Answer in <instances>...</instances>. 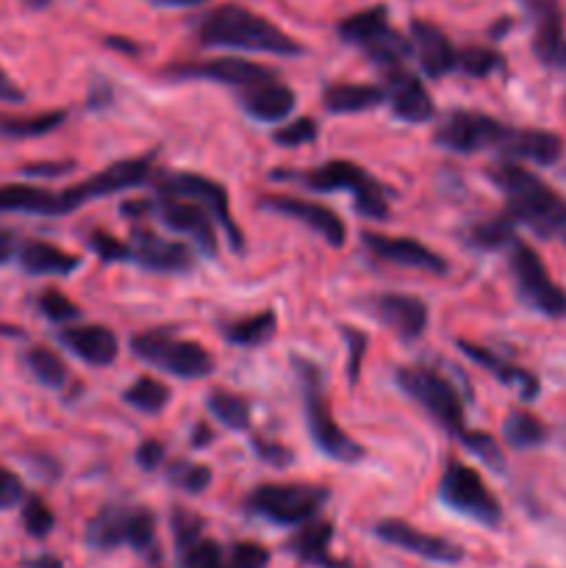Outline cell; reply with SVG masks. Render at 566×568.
Wrapping results in <instances>:
<instances>
[{
	"label": "cell",
	"instance_id": "f5cc1de1",
	"mask_svg": "<svg viewBox=\"0 0 566 568\" xmlns=\"http://www.w3.org/2000/svg\"><path fill=\"white\" fill-rule=\"evenodd\" d=\"M164 455L166 449L159 438H144V442L137 447V464L142 466L144 471H153L164 464Z\"/></svg>",
	"mask_w": 566,
	"mask_h": 568
},
{
	"label": "cell",
	"instance_id": "8fae6325",
	"mask_svg": "<svg viewBox=\"0 0 566 568\" xmlns=\"http://www.w3.org/2000/svg\"><path fill=\"white\" fill-rule=\"evenodd\" d=\"M155 194L164 200H189V203L203 205L211 214V220H216V225L222 227L233 253H244V233L236 225V220H233L231 200H228L222 183L198 175V172H172V175L155 181Z\"/></svg>",
	"mask_w": 566,
	"mask_h": 568
},
{
	"label": "cell",
	"instance_id": "4fadbf2b",
	"mask_svg": "<svg viewBox=\"0 0 566 568\" xmlns=\"http://www.w3.org/2000/svg\"><path fill=\"white\" fill-rule=\"evenodd\" d=\"M511 128L503 125L494 116L481 114V111L469 109H453L449 114H444L438 120L436 133H433V142L438 148L449 150V153L472 155L481 153V150H499L503 148L505 136H508Z\"/></svg>",
	"mask_w": 566,
	"mask_h": 568
},
{
	"label": "cell",
	"instance_id": "ba28073f",
	"mask_svg": "<svg viewBox=\"0 0 566 568\" xmlns=\"http://www.w3.org/2000/svg\"><path fill=\"white\" fill-rule=\"evenodd\" d=\"M336 31L342 42L364 50L383 72L405 67L403 61L414 53L411 39H405L403 33L388 26L386 6H372V9L358 11V14L344 17Z\"/></svg>",
	"mask_w": 566,
	"mask_h": 568
},
{
	"label": "cell",
	"instance_id": "277c9868",
	"mask_svg": "<svg viewBox=\"0 0 566 568\" xmlns=\"http://www.w3.org/2000/svg\"><path fill=\"white\" fill-rule=\"evenodd\" d=\"M272 178H275V181H297L314 194L350 192L353 194L355 211H358L361 216H366V220H386L388 216V203L386 194H383V186L364 170V166L353 164V161H325V164L303 172L275 170Z\"/></svg>",
	"mask_w": 566,
	"mask_h": 568
},
{
	"label": "cell",
	"instance_id": "c3c4849f",
	"mask_svg": "<svg viewBox=\"0 0 566 568\" xmlns=\"http://www.w3.org/2000/svg\"><path fill=\"white\" fill-rule=\"evenodd\" d=\"M228 566L231 568H266L270 549L255 541H236L228 547Z\"/></svg>",
	"mask_w": 566,
	"mask_h": 568
},
{
	"label": "cell",
	"instance_id": "11a10c76",
	"mask_svg": "<svg viewBox=\"0 0 566 568\" xmlns=\"http://www.w3.org/2000/svg\"><path fill=\"white\" fill-rule=\"evenodd\" d=\"M26 100V92L0 70V103H22Z\"/></svg>",
	"mask_w": 566,
	"mask_h": 568
},
{
	"label": "cell",
	"instance_id": "60d3db41",
	"mask_svg": "<svg viewBox=\"0 0 566 568\" xmlns=\"http://www.w3.org/2000/svg\"><path fill=\"white\" fill-rule=\"evenodd\" d=\"M181 568H231L228 566V549L211 538H198L181 549Z\"/></svg>",
	"mask_w": 566,
	"mask_h": 568
},
{
	"label": "cell",
	"instance_id": "4316f807",
	"mask_svg": "<svg viewBox=\"0 0 566 568\" xmlns=\"http://www.w3.org/2000/svg\"><path fill=\"white\" fill-rule=\"evenodd\" d=\"M455 347H458L461 353L466 355V358L475 361L477 366H483V369L492 372V375L497 377L499 383L516 388L522 399H536L538 397V381H536V375H533V372L522 369V366L511 364V361L494 355L492 349L481 347V344L466 342V338H458V342H455Z\"/></svg>",
	"mask_w": 566,
	"mask_h": 568
},
{
	"label": "cell",
	"instance_id": "6da1fadb",
	"mask_svg": "<svg viewBox=\"0 0 566 568\" xmlns=\"http://www.w3.org/2000/svg\"><path fill=\"white\" fill-rule=\"evenodd\" d=\"M198 39L203 48H233L250 53L272 55H303V44L286 31L270 22L266 17L244 9V6L225 3L200 17Z\"/></svg>",
	"mask_w": 566,
	"mask_h": 568
},
{
	"label": "cell",
	"instance_id": "ffe728a7",
	"mask_svg": "<svg viewBox=\"0 0 566 568\" xmlns=\"http://www.w3.org/2000/svg\"><path fill=\"white\" fill-rule=\"evenodd\" d=\"M370 314L381 322L383 327L394 333L403 342H414L425 333L427 320V305L422 303L420 297L414 294H397V292H386V294H375L370 297Z\"/></svg>",
	"mask_w": 566,
	"mask_h": 568
},
{
	"label": "cell",
	"instance_id": "74e56055",
	"mask_svg": "<svg viewBox=\"0 0 566 568\" xmlns=\"http://www.w3.org/2000/svg\"><path fill=\"white\" fill-rule=\"evenodd\" d=\"M26 364L31 369V375L37 377L42 386L48 388H61L67 383V364L59 353H53L50 347H31L26 355Z\"/></svg>",
	"mask_w": 566,
	"mask_h": 568
},
{
	"label": "cell",
	"instance_id": "e7e4bbea",
	"mask_svg": "<svg viewBox=\"0 0 566 568\" xmlns=\"http://www.w3.org/2000/svg\"><path fill=\"white\" fill-rule=\"evenodd\" d=\"M560 242H564V244H566V231H564V233H560Z\"/></svg>",
	"mask_w": 566,
	"mask_h": 568
},
{
	"label": "cell",
	"instance_id": "836d02e7",
	"mask_svg": "<svg viewBox=\"0 0 566 568\" xmlns=\"http://www.w3.org/2000/svg\"><path fill=\"white\" fill-rule=\"evenodd\" d=\"M516 222L508 214H497L492 220H481L466 231V244L483 253H494V250L511 247L516 239Z\"/></svg>",
	"mask_w": 566,
	"mask_h": 568
},
{
	"label": "cell",
	"instance_id": "52a82bcc",
	"mask_svg": "<svg viewBox=\"0 0 566 568\" xmlns=\"http://www.w3.org/2000/svg\"><path fill=\"white\" fill-rule=\"evenodd\" d=\"M394 383L400 386V392L408 394L416 405L431 414V419L436 425H442L444 430L453 438L464 436L469 427H466L464 416V403H461V394L453 383L444 375H438L431 366H400L394 372Z\"/></svg>",
	"mask_w": 566,
	"mask_h": 568
},
{
	"label": "cell",
	"instance_id": "9c48e42d",
	"mask_svg": "<svg viewBox=\"0 0 566 568\" xmlns=\"http://www.w3.org/2000/svg\"><path fill=\"white\" fill-rule=\"evenodd\" d=\"M87 547L98 552H111L117 547H131L137 552H155V516L148 508H128V505H105L89 519Z\"/></svg>",
	"mask_w": 566,
	"mask_h": 568
},
{
	"label": "cell",
	"instance_id": "6125c7cd",
	"mask_svg": "<svg viewBox=\"0 0 566 568\" xmlns=\"http://www.w3.org/2000/svg\"><path fill=\"white\" fill-rule=\"evenodd\" d=\"M28 568H64V566H61V560L53 558V555H42V558L31 560V566Z\"/></svg>",
	"mask_w": 566,
	"mask_h": 568
},
{
	"label": "cell",
	"instance_id": "f1b7e54d",
	"mask_svg": "<svg viewBox=\"0 0 566 568\" xmlns=\"http://www.w3.org/2000/svg\"><path fill=\"white\" fill-rule=\"evenodd\" d=\"M37 214V216H64L61 211V192L28 186V183H3L0 186V214Z\"/></svg>",
	"mask_w": 566,
	"mask_h": 568
},
{
	"label": "cell",
	"instance_id": "be15d7a7",
	"mask_svg": "<svg viewBox=\"0 0 566 568\" xmlns=\"http://www.w3.org/2000/svg\"><path fill=\"white\" fill-rule=\"evenodd\" d=\"M48 3V0H31V6H44Z\"/></svg>",
	"mask_w": 566,
	"mask_h": 568
},
{
	"label": "cell",
	"instance_id": "d590c367",
	"mask_svg": "<svg viewBox=\"0 0 566 568\" xmlns=\"http://www.w3.org/2000/svg\"><path fill=\"white\" fill-rule=\"evenodd\" d=\"M503 438L505 444L514 449H536L547 444L549 430L538 416L527 414V410H514V414H508V419H505Z\"/></svg>",
	"mask_w": 566,
	"mask_h": 568
},
{
	"label": "cell",
	"instance_id": "5bb4252c",
	"mask_svg": "<svg viewBox=\"0 0 566 568\" xmlns=\"http://www.w3.org/2000/svg\"><path fill=\"white\" fill-rule=\"evenodd\" d=\"M372 536L377 541L388 544V547L405 549V552L416 555V558H425L431 564H461L464 560V549L458 544L447 541L442 536H431V532L420 530V527L408 525L403 519H381L372 527Z\"/></svg>",
	"mask_w": 566,
	"mask_h": 568
},
{
	"label": "cell",
	"instance_id": "f6af8a7d",
	"mask_svg": "<svg viewBox=\"0 0 566 568\" xmlns=\"http://www.w3.org/2000/svg\"><path fill=\"white\" fill-rule=\"evenodd\" d=\"M170 527H172V538H175L178 549H183V547H189V544L198 541V538H203L205 521L200 519L194 510L175 505L170 514Z\"/></svg>",
	"mask_w": 566,
	"mask_h": 568
},
{
	"label": "cell",
	"instance_id": "7dc6e473",
	"mask_svg": "<svg viewBox=\"0 0 566 568\" xmlns=\"http://www.w3.org/2000/svg\"><path fill=\"white\" fill-rule=\"evenodd\" d=\"M320 136V125H316L314 116H300V120L286 122L283 128H277L272 133V142L283 144V148H300V144H309Z\"/></svg>",
	"mask_w": 566,
	"mask_h": 568
},
{
	"label": "cell",
	"instance_id": "5b68a950",
	"mask_svg": "<svg viewBox=\"0 0 566 568\" xmlns=\"http://www.w3.org/2000/svg\"><path fill=\"white\" fill-rule=\"evenodd\" d=\"M331 491L316 483H261L247 494V510L275 527H300L316 519Z\"/></svg>",
	"mask_w": 566,
	"mask_h": 568
},
{
	"label": "cell",
	"instance_id": "7a4b0ae2",
	"mask_svg": "<svg viewBox=\"0 0 566 568\" xmlns=\"http://www.w3.org/2000/svg\"><path fill=\"white\" fill-rule=\"evenodd\" d=\"M488 181L505 194L508 209L505 214L516 222V225H527L538 236L549 239L566 231V203L542 181L514 161H503V164L488 166Z\"/></svg>",
	"mask_w": 566,
	"mask_h": 568
},
{
	"label": "cell",
	"instance_id": "7bdbcfd3",
	"mask_svg": "<svg viewBox=\"0 0 566 568\" xmlns=\"http://www.w3.org/2000/svg\"><path fill=\"white\" fill-rule=\"evenodd\" d=\"M53 525H55V516L42 497L31 494V497L22 499V527H26L28 536L48 538L50 530H53Z\"/></svg>",
	"mask_w": 566,
	"mask_h": 568
},
{
	"label": "cell",
	"instance_id": "83f0119b",
	"mask_svg": "<svg viewBox=\"0 0 566 568\" xmlns=\"http://www.w3.org/2000/svg\"><path fill=\"white\" fill-rule=\"evenodd\" d=\"M331 541H333V525L331 521L311 519L300 525L286 541V552L294 555L300 564L305 566H320V568H342L344 560L331 558Z\"/></svg>",
	"mask_w": 566,
	"mask_h": 568
},
{
	"label": "cell",
	"instance_id": "484cf974",
	"mask_svg": "<svg viewBox=\"0 0 566 568\" xmlns=\"http://www.w3.org/2000/svg\"><path fill=\"white\" fill-rule=\"evenodd\" d=\"M61 344L89 366H109L117 361L120 342L105 325H72L61 331Z\"/></svg>",
	"mask_w": 566,
	"mask_h": 568
},
{
	"label": "cell",
	"instance_id": "6f0895ef",
	"mask_svg": "<svg viewBox=\"0 0 566 568\" xmlns=\"http://www.w3.org/2000/svg\"><path fill=\"white\" fill-rule=\"evenodd\" d=\"M14 253H17L14 233L3 231V227H0V264H6V261H9Z\"/></svg>",
	"mask_w": 566,
	"mask_h": 568
},
{
	"label": "cell",
	"instance_id": "816d5d0a",
	"mask_svg": "<svg viewBox=\"0 0 566 568\" xmlns=\"http://www.w3.org/2000/svg\"><path fill=\"white\" fill-rule=\"evenodd\" d=\"M22 499H26V488H22V480L11 469L0 466V510L17 508Z\"/></svg>",
	"mask_w": 566,
	"mask_h": 568
},
{
	"label": "cell",
	"instance_id": "30bf717a",
	"mask_svg": "<svg viewBox=\"0 0 566 568\" xmlns=\"http://www.w3.org/2000/svg\"><path fill=\"white\" fill-rule=\"evenodd\" d=\"M436 497L449 510L477 521V525L492 527V530L503 525V508H499L497 497L488 491L477 469L461 464V460H447L442 477H438Z\"/></svg>",
	"mask_w": 566,
	"mask_h": 568
},
{
	"label": "cell",
	"instance_id": "cb8c5ba5",
	"mask_svg": "<svg viewBox=\"0 0 566 568\" xmlns=\"http://www.w3.org/2000/svg\"><path fill=\"white\" fill-rule=\"evenodd\" d=\"M294 103H297L294 92L286 83L277 81V78L239 89V105H242L244 114L253 116L255 122H266V125L286 120L294 111Z\"/></svg>",
	"mask_w": 566,
	"mask_h": 568
},
{
	"label": "cell",
	"instance_id": "680465c9",
	"mask_svg": "<svg viewBox=\"0 0 566 568\" xmlns=\"http://www.w3.org/2000/svg\"><path fill=\"white\" fill-rule=\"evenodd\" d=\"M214 442V433H211L209 425H198L192 430V447H209Z\"/></svg>",
	"mask_w": 566,
	"mask_h": 568
},
{
	"label": "cell",
	"instance_id": "8992f818",
	"mask_svg": "<svg viewBox=\"0 0 566 568\" xmlns=\"http://www.w3.org/2000/svg\"><path fill=\"white\" fill-rule=\"evenodd\" d=\"M131 353L144 364L166 372L181 381H200L214 372V358L209 349L198 342L178 338L170 327H155V331L137 333L131 338Z\"/></svg>",
	"mask_w": 566,
	"mask_h": 568
},
{
	"label": "cell",
	"instance_id": "2e32d148",
	"mask_svg": "<svg viewBox=\"0 0 566 568\" xmlns=\"http://www.w3.org/2000/svg\"><path fill=\"white\" fill-rule=\"evenodd\" d=\"M164 72L170 78H203V81L228 83V87L236 89H247L255 87V83L277 78V72L272 67L255 64V61L239 59V55H222V59L209 61H183V64L166 67Z\"/></svg>",
	"mask_w": 566,
	"mask_h": 568
},
{
	"label": "cell",
	"instance_id": "ac0fdd59",
	"mask_svg": "<svg viewBox=\"0 0 566 568\" xmlns=\"http://www.w3.org/2000/svg\"><path fill=\"white\" fill-rule=\"evenodd\" d=\"M153 214L159 216L161 225L170 227L172 233H181L194 242V247L205 258H216V227L209 211L189 200H164L159 197L153 205Z\"/></svg>",
	"mask_w": 566,
	"mask_h": 568
},
{
	"label": "cell",
	"instance_id": "9a60e30c",
	"mask_svg": "<svg viewBox=\"0 0 566 568\" xmlns=\"http://www.w3.org/2000/svg\"><path fill=\"white\" fill-rule=\"evenodd\" d=\"M259 209L303 222L316 236H322V242L331 244L333 250L344 247V242H347V227H344L342 216L327 209V205L314 203V200L289 197V194H264V197H259Z\"/></svg>",
	"mask_w": 566,
	"mask_h": 568
},
{
	"label": "cell",
	"instance_id": "681fc988",
	"mask_svg": "<svg viewBox=\"0 0 566 568\" xmlns=\"http://www.w3.org/2000/svg\"><path fill=\"white\" fill-rule=\"evenodd\" d=\"M342 336L347 342V381L350 386H355L361 377V364H364L366 347H370V336L358 327H342Z\"/></svg>",
	"mask_w": 566,
	"mask_h": 568
},
{
	"label": "cell",
	"instance_id": "7402d4cb",
	"mask_svg": "<svg viewBox=\"0 0 566 568\" xmlns=\"http://www.w3.org/2000/svg\"><path fill=\"white\" fill-rule=\"evenodd\" d=\"M411 50L427 78H444L458 67V50L442 28L427 20H411Z\"/></svg>",
	"mask_w": 566,
	"mask_h": 568
},
{
	"label": "cell",
	"instance_id": "44dd1931",
	"mask_svg": "<svg viewBox=\"0 0 566 568\" xmlns=\"http://www.w3.org/2000/svg\"><path fill=\"white\" fill-rule=\"evenodd\" d=\"M383 75H386V100L392 105L394 120L408 122V125H422V122H431L436 116L433 98L414 72L397 67V70H388Z\"/></svg>",
	"mask_w": 566,
	"mask_h": 568
},
{
	"label": "cell",
	"instance_id": "f546056e",
	"mask_svg": "<svg viewBox=\"0 0 566 568\" xmlns=\"http://www.w3.org/2000/svg\"><path fill=\"white\" fill-rule=\"evenodd\" d=\"M20 266L28 275H55L67 277L81 270V258L75 253L55 247V244L31 239L20 247Z\"/></svg>",
	"mask_w": 566,
	"mask_h": 568
},
{
	"label": "cell",
	"instance_id": "8d00e7d4",
	"mask_svg": "<svg viewBox=\"0 0 566 568\" xmlns=\"http://www.w3.org/2000/svg\"><path fill=\"white\" fill-rule=\"evenodd\" d=\"M122 399H125V405H131V408H137L139 414H161V410L170 405L172 394L170 388L164 386V383L159 381V377H139V381H133L131 386L122 392Z\"/></svg>",
	"mask_w": 566,
	"mask_h": 568
},
{
	"label": "cell",
	"instance_id": "d6a6232c",
	"mask_svg": "<svg viewBox=\"0 0 566 568\" xmlns=\"http://www.w3.org/2000/svg\"><path fill=\"white\" fill-rule=\"evenodd\" d=\"M67 122V111H44V114L14 116L0 111V136L3 139H39L59 131Z\"/></svg>",
	"mask_w": 566,
	"mask_h": 568
},
{
	"label": "cell",
	"instance_id": "9f6ffc18",
	"mask_svg": "<svg viewBox=\"0 0 566 568\" xmlns=\"http://www.w3.org/2000/svg\"><path fill=\"white\" fill-rule=\"evenodd\" d=\"M153 200H128V203H122V214L125 216H133V220H144L148 214H153Z\"/></svg>",
	"mask_w": 566,
	"mask_h": 568
},
{
	"label": "cell",
	"instance_id": "3957f363",
	"mask_svg": "<svg viewBox=\"0 0 566 568\" xmlns=\"http://www.w3.org/2000/svg\"><path fill=\"white\" fill-rule=\"evenodd\" d=\"M292 366L300 388H303L305 425H309V436L316 444V449L344 466H353L358 460H364L366 449L350 433H344L338 427L336 416H333L331 399H327L325 392V377H322L320 366L309 358H300V355H292Z\"/></svg>",
	"mask_w": 566,
	"mask_h": 568
},
{
	"label": "cell",
	"instance_id": "bcb514c9",
	"mask_svg": "<svg viewBox=\"0 0 566 568\" xmlns=\"http://www.w3.org/2000/svg\"><path fill=\"white\" fill-rule=\"evenodd\" d=\"M89 250L98 255L103 264H117V261H131V244L122 242V239L111 236L105 231H92L87 236Z\"/></svg>",
	"mask_w": 566,
	"mask_h": 568
},
{
	"label": "cell",
	"instance_id": "03108f58",
	"mask_svg": "<svg viewBox=\"0 0 566 568\" xmlns=\"http://www.w3.org/2000/svg\"><path fill=\"white\" fill-rule=\"evenodd\" d=\"M342 568H353V566H350V564H342Z\"/></svg>",
	"mask_w": 566,
	"mask_h": 568
},
{
	"label": "cell",
	"instance_id": "1f68e13d",
	"mask_svg": "<svg viewBox=\"0 0 566 568\" xmlns=\"http://www.w3.org/2000/svg\"><path fill=\"white\" fill-rule=\"evenodd\" d=\"M277 331V314L275 311H259V314L242 316L236 322H228L222 327L225 342L236 344V347H259V344L270 342Z\"/></svg>",
	"mask_w": 566,
	"mask_h": 568
},
{
	"label": "cell",
	"instance_id": "94428289",
	"mask_svg": "<svg viewBox=\"0 0 566 568\" xmlns=\"http://www.w3.org/2000/svg\"><path fill=\"white\" fill-rule=\"evenodd\" d=\"M153 6H166V9H183V6H200L205 0H150Z\"/></svg>",
	"mask_w": 566,
	"mask_h": 568
},
{
	"label": "cell",
	"instance_id": "d4e9b609",
	"mask_svg": "<svg viewBox=\"0 0 566 568\" xmlns=\"http://www.w3.org/2000/svg\"><path fill=\"white\" fill-rule=\"evenodd\" d=\"M499 153L514 164L516 161H530V164L549 166L564 153V142L553 131H542V128H511Z\"/></svg>",
	"mask_w": 566,
	"mask_h": 568
},
{
	"label": "cell",
	"instance_id": "ee69618b",
	"mask_svg": "<svg viewBox=\"0 0 566 568\" xmlns=\"http://www.w3.org/2000/svg\"><path fill=\"white\" fill-rule=\"evenodd\" d=\"M37 303L39 311H42L50 322H55V325H67V322L81 320V308H78L64 292H59V288H44V292L39 294Z\"/></svg>",
	"mask_w": 566,
	"mask_h": 568
},
{
	"label": "cell",
	"instance_id": "91938a15",
	"mask_svg": "<svg viewBox=\"0 0 566 568\" xmlns=\"http://www.w3.org/2000/svg\"><path fill=\"white\" fill-rule=\"evenodd\" d=\"M105 44H109V48L122 50V53H139V44H133L131 39H117V37H111V39H105Z\"/></svg>",
	"mask_w": 566,
	"mask_h": 568
},
{
	"label": "cell",
	"instance_id": "e0dca14e",
	"mask_svg": "<svg viewBox=\"0 0 566 568\" xmlns=\"http://www.w3.org/2000/svg\"><path fill=\"white\" fill-rule=\"evenodd\" d=\"M361 242H364V247L370 250L377 261L405 266V270L427 272V275H447V261H444L436 250L422 244L420 239L386 236V233L364 231L361 233Z\"/></svg>",
	"mask_w": 566,
	"mask_h": 568
},
{
	"label": "cell",
	"instance_id": "f35d334b",
	"mask_svg": "<svg viewBox=\"0 0 566 568\" xmlns=\"http://www.w3.org/2000/svg\"><path fill=\"white\" fill-rule=\"evenodd\" d=\"M166 480L183 494H203L214 480V471L203 464H192V460H175L166 466Z\"/></svg>",
	"mask_w": 566,
	"mask_h": 568
},
{
	"label": "cell",
	"instance_id": "7c38bea8",
	"mask_svg": "<svg viewBox=\"0 0 566 568\" xmlns=\"http://www.w3.org/2000/svg\"><path fill=\"white\" fill-rule=\"evenodd\" d=\"M508 264L514 272L516 292L527 308L544 316H566V294L549 277L542 255L522 239H514L508 247Z\"/></svg>",
	"mask_w": 566,
	"mask_h": 568
},
{
	"label": "cell",
	"instance_id": "003e7915",
	"mask_svg": "<svg viewBox=\"0 0 566 568\" xmlns=\"http://www.w3.org/2000/svg\"><path fill=\"white\" fill-rule=\"evenodd\" d=\"M530 568H542V566H530Z\"/></svg>",
	"mask_w": 566,
	"mask_h": 568
},
{
	"label": "cell",
	"instance_id": "603a6c76",
	"mask_svg": "<svg viewBox=\"0 0 566 568\" xmlns=\"http://www.w3.org/2000/svg\"><path fill=\"white\" fill-rule=\"evenodd\" d=\"M533 22V50L544 64H558L564 50V20L558 0H519Z\"/></svg>",
	"mask_w": 566,
	"mask_h": 568
},
{
	"label": "cell",
	"instance_id": "4dcf8cb0",
	"mask_svg": "<svg viewBox=\"0 0 566 568\" xmlns=\"http://www.w3.org/2000/svg\"><path fill=\"white\" fill-rule=\"evenodd\" d=\"M386 100V89L372 83H331L322 92V105L327 114H361Z\"/></svg>",
	"mask_w": 566,
	"mask_h": 568
},
{
	"label": "cell",
	"instance_id": "ab89813d",
	"mask_svg": "<svg viewBox=\"0 0 566 568\" xmlns=\"http://www.w3.org/2000/svg\"><path fill=\"white\" fill-rule=\"evenodd\" d=\"M505 67V59L492 48H483V44H469V48L458 50V67L464 75L469 78H488L494 72H499Z\"/></svg>",
	"mask_w": 566,
	"mask_h": 568
},
{
	"label": "cell",
	"instance_id": "b9f144b4",
	"mask_svg": "<svg viewBox=\"0 0 566 568\" xmlns=\"http://www.w3.org/2000/svg\"><path fill=\"white\" fill-rule=\"evenodd\" d=\"M458 444L466 449V453L475 455L481 464H486L488 469L494 471L505 469V458H503V449H499V442H494V436H488V433L466 430L464 436L458 438Z\"/></svg>",
	"mask_w": 566,
	"mask_h": 568
},
{
	"label": "cell",
	"instance_id": "db71d44e",
	"mask_svg": "<svg viewBox=\"0 0 566 568\" xmlns=\"http://www.w3.org/2000/svg\"><path fill=\"white\" fill-rule=\"evenodd\" d=\"M75 170V161H37V164L22 166V175L31 178H59Z\"/></svg>",
	"mask_w": 566,
	"mask_h": 568
},
{
	"label": "cell",
	"instance_id": "f907efd6",
	"mask_svg": "<svg viewBox=\"0 0 566 568\" xmlns=\"http://www.w3.org/2000/svg\"><path fill=\"white\" fill-rule=\"evenodd\" d=\"M253 453L259 455L261 464H270L275 469H286L294 464V453L283 444L270 442V438H253Z\"/></svg>",
	"mask_w": 566,
	"mask_h": 568
},
{
	"label": "cell",
	"instance_id": "e575fe53",
	"mask_svg": "<svg viewBox=\"0 0 566 568\" xmlns=\"http://www.w3.org/2000/svg\"><path fill=\"white\" fill-rule=\"evenodd\" d=\"M205 408L228 430H247L250 416H253L247 399L236 392H228V388H214L205 399Z\"/></svg>",
	"mask_w": 566,
	"mask_h": 568
},
{
	"label": "cell",
	"instance_id": "d6986e66",
	"mask_svg": "<svg viewBox=\"0 0 566 568\" xmlns=\"http://www.w3.org/2000/svg\"><path fill=\"white\" fill-rule=\"evenodd\" d=\"M131 261L148 272H159V275H181L189 272L194 264V253L189 244L172 242V239H161L159 233L137 227L131 236Z\"/></svg>",
	"mask_w": 566,
	"mask_h": 568
}]
</instances>
